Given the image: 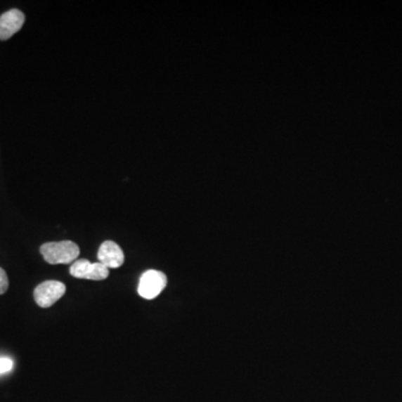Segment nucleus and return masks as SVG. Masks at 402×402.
<instances>
[{"instance_id": "39448f33", "label": "nucleus", "mask_w": 402, "mask_h": 402, "mask_svg": "<svg viewBox=\"0 0 402 402\" xmlns=\"http://www.w3.org/2000/svg\"><path fill=\"white\" fill-rule=\"evenodd\" d=\"M98 261L108 268H119L124 263V253L117 242L106 240L100 245L98 253Z\"/></svg>"}, {"instance_id": "423d86ee", "label": "nucleus", "mask_w": 402, "mask_h": 402, "mask_svg": "<svg viewBox=\"0 0 402 402\" xmlns=\"http://www.w3.org/2000/svg\"><path fill=\"white\" fill-rule=\"evenodd\" d=\"M25 22V15L18 9H11L6 11L5 14L0 16V41H6L11 39Z\"/></svg>"}, {"instance_id": "6e6552de", "label": "nucleus", "mask_w": 402, "mask_h": 402, "mask_svg": "<svg viewBox=\"0 0 402 402\" xmlns=\"http://www.w3.org/2000/svg\"><path fill=\"white\" fill-rule=\"evenodd\" d=\"M14 367L13 360L9 358H0V375L7 373Z\"/></svg>"}, {"instance_id": "f257e3e1", "label": "nucleus", "mask_w": 402, "mask_h": 402, "mask_svg": "<svg viewBox=\"0 0 402 402\" xmlns=\"http://www.w3.org/2000/svg\"><path fill=\"white\" fill-rule=\"evenodd\" d=\"M41 253L44 259L52 265L71 264L79 256V247L71 240L58 242H46L41 245Z\"/></svg>"}, {"instance_id": "0eeeda50", "label": "nucleus", "mask_w": 402, "mask_h": 402, "mask_svg": "<svg viewBox=\"0 0 402 402\" xmlns=\"http://www.w3.org/2000/svg\"><path fill=\"white\" fill-rule=\"evenodd\" d=\"M8 286V276L6 274L5 271L0 267V295H3V294H5L6 292H7Z\"/></svg>"}, {"instance_id": "20e7f679", "label": "nucleus", "mask_w": 402, "mask_h": 402, "mask_svg": "<svg viewBox=\"0 0 402 402\" xmlns=\"http://www.w3.org/2000/svg\"><path fill=\"white\" fill-rule=\"evenodd\" d=\"M72 276L83 280H103L109 278L110 271L100 261L91 263L87 259L74 261L70 268Z\"/></svg>"}, {"instance_id": "7ed1b4c3", "label": "nucleus", "mask_w": 402, "mask_h": 402, "mask_svg": "<svg viewBox=\"0 0 402 402\" xmlns=\"http://www.w3.org/2000/svg\"><path fill=\"white\" fill-rule=\"evenodd\" d=\"M167 276L159 271H148L140 278L138 292L139 295L145 299H153L158 297L159 294L167 286Z\"/></svg>"}, {"instance_id": "f03ea898", "label": "nucleus", "mask_w": 402, "mask_h": 402, "mask_svg": "<svg viewBox=\"0 0 402 402\" xmlns=\"http://www.w3.org/2000/svg\"><path fill=\"white\" fill-rule=\"evenodd\" d=\"M66 286L58 280H46L41 283L34 291V297L39 306L43 309L54 305L58 299L64 297Z\"/></svg>"}]
</instances>
